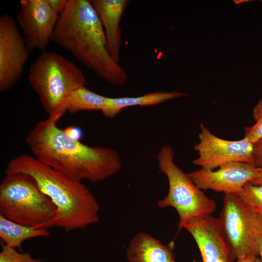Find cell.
Returning <instances> with one entry per match:
<instances>
[{
    "label": "cell",
    "instance_id": "8992f818",
    "mask_svg": "<svg viewBox=\"0 0 262 262\" xmlns=\"http://www.w3.org/2000/svg\"><path fill=\"white\" fill-rule=\"evenodd\" d=\"M174 152L170 146H163L157 155L160 171L167 178V195L158 202L161 208H174L178 213L179 229L188 220L212 214L216 210L215 202L208 197L174 162Z\"/></svg>",
    "mask_w": 262,
    "mask_h": 262
},
{
    "label": "cell",
    "instance_id": "6da1fadb",
    "mask_svg": "<svg viewBox=\"0 0 262 262\" xmlns=\"http://www.w3.org/2000/svg\"><path fill=\"white\" fill-rule=\"evenodd\" d=\"M57 115L37 122L25 141L33 156L68 178L82 181L103 180L115 175L121 163L114 150L89 146L58 127Z\"/></svg>",
    "mask_w": 262,
    "mask_h": 262
},
{
    "label": "cell",
    "instance_id": "2e32d148",
    "mask_svg": "<svg viewBox=\"0 0 262 262\" xmlns=\"http://www.w3.org/2000/svg\"><path fill=\"white\" fill-rule=\"evenodd\" d=\"M49 229L36 228L13 222L0 214V238L5 244L20 251L25 241L38 237H47Z\"/></svg>",
    "mask_w": 262,
    "mask_h": 262
},
{
    "label": "cell",
    "instance_id": "9a60e30c",
    "mask_svg": "<svg viewBox=\"0 0 262 262\" xmlns=\"http://www.w3.org/2000/svg\"><path fill=\"white\" fill-rule=\"evenodd\" d=\"M186 96L187 95L185 93L173 91L151 92L134 97H108L101 112L105 116L112 118L115 117L122 109L127 107L154 105Z\"/></svg>",
    "mask_w": 262,
    "mask_h": 262
},
{
    "label": "cell",
    "instance_id": "ffe728a7",
    "mask_svg": "<svg viewBox=\"0 0 262 262\" xmlns=\"http://www.w3.org/2000/svg\"><path fill=\"white\" fill-rule=\"evenodd\" d=\"M0 262H43L44 259L33 258L28 252L21 253L15 248L1 243Z\"/></svg>",
    "mask_w": 262,
    "mask_h": 262
},
{
    "label": "cell",
    "instance_id": "5bb4252c",
    "mask_svg": "<svg viewBox=\"0 0 262 262\" xmlns=\"http://www.w3.org/2000/svg\"><path fill=\"white\" fill-rule=\"evenodd\" d=\"M128 262H176L172 249L148 234L140 232L126 250Z\"/></svg>",
    "mask_w": 262,
    "mask_h": 262
},
{
    "label": "cell",
    "instance_id": "52a82bcc",
    "mask_svg": "<svg viewBox=\"0 0 262 262\" xmlns=\"http://www.w3.org/2000/svg\"><path fill=\"white\" fill-rule=\"evenodd\" d=\"M218 219L236 259L259 256L261 215L250 208L238 195L227 193L224 194L223 206Z\"/></svg>",
    "mask_w": 262,
    "mask_h": 262
},
{
    "label": "cell",
    "instance_id": "8fae6325",
    "mask_svg": "<svg viewBox=\"0 0 262 262\" xmlns=\"http://www.w3.org/2000/svg\"><path fill=\"white\" fill-rule=\"evenodd\" d=\"M258 174L254 164L234 162L220 166L216 170L201 168L187 173L200 189L238 195L246 183Z\"/></svg>",
    "mask_w": 262,
    "mask_h": 262
},
{
    "label": "cell",
    "instance_id": "277c9868",
    "mask_svg": "<svg viewBox=\"0 0 262 262\" xmlns=\"http://www.w3.org/2000/svg\"><path fill=\"white\" fill-rule=\"evenodd\" d=\"M5 174L0 185V214L29 227L55 226L57 207L35 180L21 173Z\"/></svg>",
    "mask_w": 262,
    "mask_h": 262
},
{
    "label": "cell",
    "instance_id": "9c48e42d",
    "mask_svg": "<svg viewBox=\"0 0 262 262\" xmlns=\"http://www.w3.org/2000/svg\"><path fill=\"white\" fill-rule=\"evenodd\" d=\"M199 142L194 149L198 157L193 164L207 170H215L230 162L254 164V144L244 138L239 140H228L213 134L203 123L200 125Z\"/></svg>",
    "mask_w": 262,
    "mask_h": 262
},
{
    "label": "cell",
    "instance_id": "d4e9b609",
    "mask_svg": "<svg viewBox=\"0 0 262 262\" xmlns=\"http://www.w3.org/2000/svg\"><path fill=\"white\" fill-rule=\"evenodd\" d=\"M259 257L261 262H262V231H261L259 238Z\"/></svg>",
    "mask_w": 262,
    "mask_h": 262
},
{
    "label": "cell",
    "instance_id": "7402d4cb",
    "mask_svg": "<svg viewBox=\"0 0 262 262\" xmlns=\"http://www.w3.org/2000/svg\"><path fill=\"white\" fill-rule=\"evenodd\" d=\"M49 4L58 15H61L66 9L68 0H48Z\"/></svg>",
    "mask_w": 262,
    "mask_h": 262
},
{
    "label": "cell",
    "instance_id": "44dd1931",
    "mask_svg": "<svg viewBox=\"0 0 262 262\" xmlns=\"http://www.w3.org/2000/svg\"><path fill=\"white\" fill-rule=\"evenodd\" d=\"M253 157L255 166L262 168V139L254 144Z\"/></svg>",
    "mask_w": 262,
    "mask_h": 262
},
{
    "label": "cell",
    "instance_id": "4316f807",
    "mask_svg": "<svg viewBox=\"0 0 262 262\" xmlns=\"http://www.w3.org/2000/svg\"><path fill=\"white\" fill-rule=\"evenodd\" d=\"M259 169H260L261 170H262V168H258Z\"/></svg>",
    "mask_w": 262,
    "mask_h": 262
},
{
    "label": "cell",
    "instance_id": "cb8c5ba5",
    "mask_svg": "<svg viewBox=\"0 0 262 262\" xmlns=\"http://www.w3.org/2000/svg\"><path fill=\"white\" fill-rule=\"evenodd\" d=\"M258 174L257 176L249 182L254 184L262 185V170L258 168Z\"/></svg>",
    "mask_w": 262,
    "mask_h": 262
},
{
    "label": "cell",
    "instance_id": "5b68a950",
    "mask_svg": "<svg viewBox=\"0 0 262 262\" xmlns=\"http://www.w3.org/2000/svg\"><path fill=\"white\" fill-rule=\"evenodd\" d=\"M28 81L49 116H62L65 100L84 86L86 79L74 63L59 53L45 51L31 65Z\"/></svg>",
    "mask_w": 262,
    "mask_h": 262
},
{
    "label": "cell",
    "instance_id": "603a6c76",
    "mask_svg": "<svg viewBox=\"0 0 262 262\" xmlns=\"http://www.w3.org/2000/svg\"><path fill=\"white\" fill-rule=\"evenodd\" d=\"M236 262H261L258 256H248L236 259Z\"/></svg>",
    "mask_w": 262,
    "mask_h": 262
},
{
    "label": "cell",
    "instance_id": "30bf717a",
    "mask_svg": "<svg viewBox=\"0 0 262 262\" xmlns=\"http://www.w3.org/2000/svg\"><path fill=\"white\" fill-rule=\"evenodd\" d=\"M59 17L48 0H21L16 21L31 51H45Z\"/></svg>",
    "mask_w": 262,
    "mask_h": 262
},
{
    "label": "cell",
    "instance_id": "d6986e66",
    "mask_svg": "<svg viewBox=\"0 0 262 262\" xmlns=\"http://www.w3.org/2000/svg\"><path fill=\"white\" fill-rule=\"evenodd\" d=\"M255 123L245 128L244 138L253 144L262 139V98L260 99L252 110Z\"/></svg>",
    "mask_w": 262,
    "mask_h": 262
},
{
    "label": "cell",
    "instance_id": "4fadbf2b",
    "mask_svg": "<svg viewBox=\"0 0 262 262\" xmlns=\"http://www.w3.org/2000/svg\"><path fill=\"white\" fill-rule=\"evenodd\" d=\"M103 28L108 51L119 63L122 45L121 20L129 0H90Z\"/></svg>",
    "mask_w": 262,
    "mask_h": 262
},
{
    "label": "cell",
    "instance_id": "484cf974",
    "mask_svg": "<svg viewBox=\"0 0 262 262\" xmlns=\"http://www.w3.org/2000/svg\"><path fill=\"white\" fill-rule=\"evenodd\" d=\"M249 0H237V1H236L235 2L236 3H241V2H245V1H248Z\"/></svg>",
    "mask_w": 262,
    "mask_h": 262
},
{
    "label": "cell",
    "instance_id": "7c38bea8",
    "mask_svg": "<svg viewBox=\"0 0 262 262\" xmlns=\"http://www.w3.org/2000/svg\"><path fill=\"white\" fill-rule=\"evenodd\" d=\"M192 236L202 262H235L236 260L221 229L218 219L212 214L195 217L183 226Z\"/></svg>",
    "mask_w": 262,
    "mask_h": 262
},
{
    "label": "cell",
    "instance_id": "ac0fdd59",
    "mask_svg": "<svg viewBox=\"0 0 262 262\" xmlns=\"http://www.w3.org/2000/svg\"><path fill=\"white\" fill-rule=\"evenodd\" d=\"M238 195L250 208L262 216V185L248 182Z\"/></svg>",
    "mask_w": 262,
    "mask_h": 262
},
{
    "label": "cell",
    "instance_id": "e0dca14e",
    "mask_svg": "<svg viewBox=\"0 0 262 262\" xmlns=\"http://www.w3.org/2000/svg\"><path fill=\"white\" fill-rule=\"evenodd\" d=\"M107 98L83 86L67 97L63 104L62 111L64 113L68 111L73 114L82 111H102Z\"/></svg>",
    "mask_w": 262,
    "mask_h": 262
},
{
    "label": "cell",
    "instance_id": "ba28073f",
    "mask_svg": "<svg viewBox=\"0 0 262 262\" xmlns=\"http://www.w3.org/2000/svg\"><path fill=\"white\" fill-rule=\"evenodd\" d=\"M30 50L16 19L0 17V92H6L20 80Z\"/></svg>",
    "mask_w": 262,
    "mask_h": 262
},
{
    "label": "cell",
    "instance_id": "7a4b0ae2",
    "mask_svg": "<svg viewBox=\"0 0 262 262\" xmlns=\"http://www.w3.org/2000/svg\"><path fill=\"white\" fill-rule=\"evenodd\" d=\"M52 41L109 83L119 86L127 82L125 70L108 51L103 28L90 0H68Z\"/></svg>",
    "mask_w": 262,
    "mask_h": 262
},
{
    "label": "cell",
    "instance_id": "3957f363",
    "mask_svg": "<svg viewBox=\"0 0 262 262\" xmlns=\"http://www.w3.org/2000/svg\"><path fill=\"white\" fill-rule=\"evenodd\" d=\"M12 173L32 177L51 200L57 209L55 226L70 231L99 222V204L81 181L68 178L27 154H21L9 162L5 173Z\"/></svg>",
    "mask_w": 262,
    "mask_h": 262
}]
</instances>
